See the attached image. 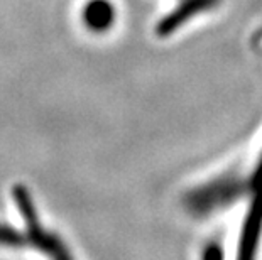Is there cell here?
<instances>
[{"mask_svg": "<svg viewBox=\"0 0 262 260\" xmlns=\"http://www.w3.org/2000/svg\"><path fill=\"white\" fill-rule=\"evenodd\" d=\"M250 190L249 182H245L241 178H219L210 181L206 184L194 187L186 196V208L196 217H206L210 213L220 211V209L228 208L237 200L245 195V191Z\"/></svg>", "mask_w": 262, "mask_h": 260, "instance_id": "6da1fadb", "label": "cell"}, {"mask_svg": "<svg viewBox=\"0 0 262 260\" xmlns=\"http://www.w3.org/2000/svg\"><path fill=\"white\" fill-rule=\"evenodd\" d=\"M14 201L22 217V221H24V231L31 245L51 257H70V252L66 250L64 243L56 235L49 233L42 226L41 218H39L37 209L34 206V201H32L29 191L24 186L14 187Z\"/></svg>", "mask_w": 262, "mask_h": 260, "instance_id": "7a4b0ae2", "label": "cell"}, {"mask_svg": "<svg viewBox=\"0 0 262 260\" xmlns=\"http://www.w3.org/2000/svg\"><path fill=\"white\" fill-rule=\"evenodd\" d=\"M220 0H183L180 5H176L169 14H166L156 26V34L161 37L171 36L181 26L191 20L194 15H200L206 10L219 5Z\"/></svg>", "mask_w": 262, "mask_h": 260, "instance_id": "3957f363", "label": "cell"}, {"mask_svg": "<svg viewBox=\"0 0 262 260\" xmlns=\"http://www.w3.org/2000/svg\"><path fill=\"white\" fill-rule=\"evenodd\" d=\"M262 235V193H254L245 221L242 226V235L238 240V257L250 258L255 255L259 240Z\"/></svg>", "mask_w": 262, "mask_h": 260, "instance_id": "277c9868", "label": "cell"}, {"mask_svg": "<svg viewBox=\"0 0 262 260\" xmlns=\"http://www.w3.org/2000/svg\"><path fill=\"white\" fill-rule=\"evenodd\" d=\"M81 15L92 32L108 31L115 22V9L110 0H88Z\"/></svg>", "mask_w": 262, "mask_h": 260, "instance_id": "5b68a950", "label": "cell"}, {"mask_svg": "<svg viewBox=\"0 0 262 260\" xmlns=\"http://www.w3.org/2000/svg\"><path fill=\"white\" fill-rule=\"evenodd\" d=\"M29 243L24 230L15 228L12 225L0 221V247L4 248H19Z\"/></svg>", "mask_w": 262, "mask_h": 260, "instance_id": "8992f818", "label": "cell"}, {"mask_svg": "<svg viewBox=\"0 0 262 260\" xmlns=\"http://www.w3.org/2000/svg\"><path fill=\"white\" fill-rule=\"evenodd\" d=\"M249 187L254 193H262V156L259 159L257 166H255L252 176H250V179H249Z\"/></svg>", "mask_w": 262, "mask_h": 260, "instance_id": "52a82bcc", "label": "cell"}, {"mask_svg": "<svg viewBox=\"0 0 262 260\" xmlns=\"http://www.w3.org/2000/svg\"><path fill=\"white\" fill-rule=\"evenodd\" d=\"M222 255H224V252L220 250L216 245H210V247H206V250L203 253V257L205 258H210V257H216V258H220Z\"/></svg>", "mask_w": 262, "mask_h": 260, "instance_id": "ba28073f", "label": "cell"}]
</instances>
